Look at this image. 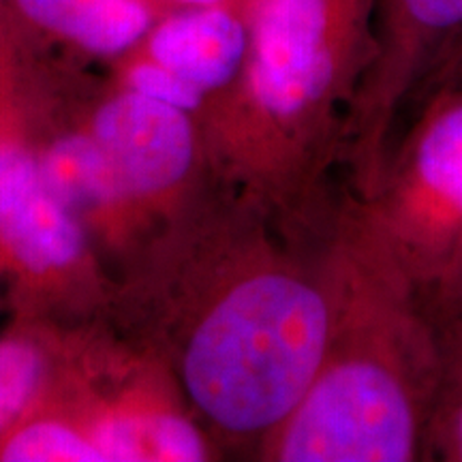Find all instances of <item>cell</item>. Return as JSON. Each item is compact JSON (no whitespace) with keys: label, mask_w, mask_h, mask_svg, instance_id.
I'll return each instance as SVG.
<instances>
[{"label":"cell","mask_w":462,"mask_h":462,"mask_svg":"<svg viewBox=\"0 0 462 462\" xmlns=\"http://www.w3.org/2000/svg\"><path fill=\"white\" fill-rule=\"evenodd\" d=\"M332 334L317 379L268 439L282 462L426 460L443 390L429 306L364 201L326 251Z\"/></svg>","instance_id":"obj_1"},{"label":"cell","mask_w":462,"mask_h":462,"mask_svg":"<svg viewBox=\"0 0 462 462\" xmlns=\"http://www.w3.org/2000/svg\"><path fill=\"white\" fill-rule=\"evenodd\" d=\"M332 293L317 268L265 253L206 310L184 346V390L218 429L268 441L326 360Z\"/></svg>","instance_id":"obj_2"},{"label":"cell","mask_w":462,"mask_h":462,"mask_svg":"<svg viewBox=\"0 0 462 462\" xmlns=\"http://www.w3.org/2000/svg\"><path fill=\"white\" fill-rule=\"evenodd\" d=\"M377 0H251L242 95L259 126L262 167L289 199H306L349 131L374 58Z\"/></svg>","instance_id":"obj_3"},{"label":"cell","mask_w":462,"mask_h":462,"mask_svg":"<svg viewBox=\"0 0 462 462\" xmlns=\"http://www.w3.org/2000/svg\"><path fill=\"white\" fill-rule=\"evenodd\" d=\"M404 129L362 199L432 321L462 285V48L404 109Z\"/></svg>","instance_id":"obj_4"},{"label":"cell","mask_w":462,"mask_h":462,"mask_svg":"<svg viewBox=\"0 0 462 462\" xmlns=\"http://www.w3.org/2000/svg\"><path fill=\"white\" fill-rule=\"evenodd\" d=\"M460 48L462 0H377L374 58L346 131L362 198L377 187L404 109Z\"/></svg>","instance_id":"obj_5"},{"label":"cell","mask_w":462,"mask_h":462,"mask_svg":"<svg viewBox=\"0 0 462 462\" xmlns=\"http://www.w3.org/2000/svg\"><path fill=\"white\" fill-rule=\"evenodd\" d=\"M79 217L45 182L39 154L0 140V268L26 282L54 279L84 257Z\"/></svg>","instance_id":"obj_6"},{"label":"cell","mask_w":462,"mask_h":462,"mask_svg":"<svg viewBox=\"0 0 462 462\" xmlns=\"http://www.w3.org/2000/svg\"><path fill=\"white\" fill-rule=\"evenodd\" d=\"M90 135L126 198H154L187 176L195 157L189 112L125 88L97 109Z\"/></svg>","instance_id":"obj_7"},{"label":"cell","mask_w":462,"mask_h":462,"mask_svg":"<svg viewBox=\"0 0 462 462\" xmlns=\"http://www.w3.org/2000/svg\"><path fill=\"white\" fill-rule=\"evenodd\" d=\"M248 14L251 0L170 11L131 51L210 95L242 78L251 45Z\"/></svg>","instance_id":"obj_8"},{"label":"cell","mask_w":462,"mask_h":462,"mask_svg":"<svg viewBox=\"0 0 462 462\" xmlns=\"http://www.w3.org/2000/svg\"><path fill=\"white\" fill-rule=\"evenodd\" d=\"M37 42L69 45L88 56L123 58L161 20L159 0H5Z\"/></svg>","instance_id":"obj_9"},{"label":"cell","mask_w":462,"mask_h":462,"mask_svg":"<svg viewBox=\"0 0 462 462\" xmlns=\"http://www.w3.org/2000/svg\"><path fill=\"white\" fill-rule=\"evenodd\" d=\"M103 462H198L208 449L199 430L167 411H116L90 429Z\"/></svg>","instance_id":"obj_10"},{"label":"cell","mask_w":462,"mask_h":462,"mask_svg":"<svg viewBox=\"0 0 462 462\" xmlns=\"http://www.w3.org/2000/svg\"><path fill=\"white\" fill-rule=\"evenodd\" d=\"M45 182L75 215L103 212L126 195L95 137L67 135L39 154Z\"/></svg>","instance_id":"obj_11"},{"label":"cell","mask_w":462,"mask_h":462,"mask_svg":"<svg viewBox=\"0 0 462 462\" xmlns=\"http://www.w3.org/2000/svg\"><path fill=\"white\" fill-rule=\"evenodd\" d=\"M5 462H103L90 432L32 411L0 439Z\"/></svg>","instance_id":"obj_12"},{"label":"cell","mask_w":462,"mask_h":462,"mask_svg":"<svg viewBox=\"0 0 462 462\" xmlns=\"http://www.w3.org/2000/svg\"><path fill=\"white\" fill-rule=\"evenodd\" d=\"M45 374L48 362L32 340L0 338V439L32 411Z\"/></svg>","instance_id":"obj_13"},{"label":"cell","mask_w":462,"mask_h":462,"mask_svg":"<svg viewBox=\"0 0 462 462\" xmlns=\"http://www.w3.org/2000/svg\"><path fill=\"white\" fill-rule=\"evenodd\" d=\"M37 39L0 0V140L14 135L22 103L37 86Z\"/></svg>","instance_id":"obj_14"},{"label":"cell","mask_w":462,"mask_h":462,"mask_svg":"<svg viewBox=\"0 0 462 462\" xmlns=\"http://www.w3.org/2000/svg\"><path fill=\"white\" fill-rule=\"evenodd\" d=\"M120 73H123L125 88L140 92L148 99L161 101L165 106L182 109V112H195L206 99L204 92L195 88L193 84L184 82L182 78L167 71L157 62L135 54V51L123 56Z\"/></svg>","instance_id":"obj_15"},{"label":"cell","mask_w":462,"mask_h":462,"mask_svg":"<svg viewBox=\"0 0 462 462\" xmlns=\"http://www.w3.org/2000/svg\"><path fill=\"white\" fill-rule=\"evenodd\" d=\"M435 326L443 351V390L437 404L439 409L462 392V285L435 315Z\"/></svg>","instance_id":"obj_16"},{"label":"cell","mask_w":462,"mask_h":462,"mask_svg":"<svg viewBox=\"0 0 462 462\" xmlns=\"http://www.w3.org/2000/svg\"><path fill=\"white\" fill-rule=\"evenodd\" d=\"M426 460L462 462V392L437 409L429 432Z\"/></svg>","instance_id":"obj_17"},{"label":"cell","mask_w":462,"mask_h":462,"mask_svg":"<svg viewBox=\"0 0 462 462\" xmlns=\"http://www.w3.org/2000/svg\"><path fill=\"white\" fill-rule=\"evenodd\" d=\"M165 7H206V5H221L231 3V0H159Z\"/></svg>","instance_id":"obj_18"}]
</instances>
